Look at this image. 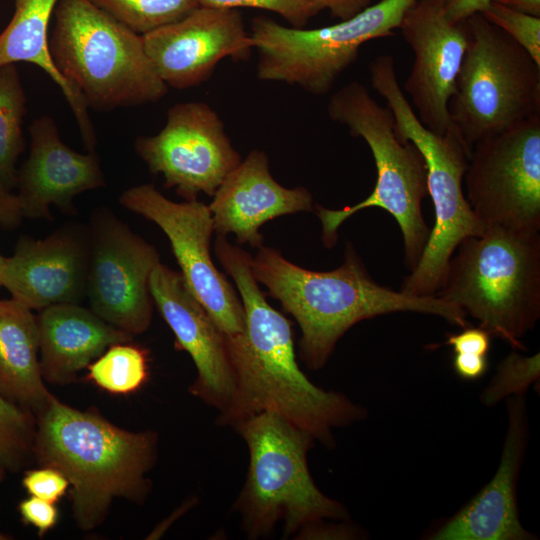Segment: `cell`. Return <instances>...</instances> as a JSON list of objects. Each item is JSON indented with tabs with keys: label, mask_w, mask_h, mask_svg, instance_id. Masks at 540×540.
<instances>
[{
	"label": "cell",
	"mask_w": 540,
	"mask_h": 540,
	"mask_svg": "<svg viewBox=\"0 0 540 540\" xmlns=\"http://www.w3.org/2000/svg\"><path fill=\"white\" fill-rule=\"evenodd\" d=\"M249 451L244 486L235 502L242 527L252 538L267 536L283 522L289 537L326 519L347 518L346 508L315 485L307 463L314 438L273 412L234 426Z\"/></svg>",
	"instance_id": "8"
},
{
	"label": "cell",
	"mask_w": 540,
	"mask_h": 540,
	"mask_svg": "<svg viewBox=\"0 0 540 540\" xmlns=\"http://www.w3.org/2000/svg\"><path fill=\"white\" fill-rule=\"evenodd\" d=\"M18 510L23 522L37 528L40 536L52 529L58 520V511L54 503L35 496L22 500Z\"/></svg>",
	"instance_id": "33"
},
{
	"label": "cell",
	"mask_w": 540,
	"mask_h": 540,
	"mask_svg": "<svg viewBox=\"0 0 540 540\" xmlns=\"http://www.w3.org/2000/svg\"><path fill=\"white\" fill-rule=\"evenodd\" d=\"M5 470L0 468V483L2 482L3 478H4V475H5ZM10 537H8L7 535L3 534L0 532V540H6V539H9Z\"/></svg>",
	"instance_id": "41"
},
{
	"label": "cell",
	"mask_w": 540,
	"mask_h": 540,
	"mask_svg": "<svg viewBox=\"0 0 540 540\" xmlns=\"http://www.w3.org/2000/svg\"><path fill=\"white\" fill-rule=\"evenodd\" d=\"M466 21L470 44L448 109L471 149L484 138L540 115V66L481 13Z\"/></svg>",
	"instance_id": "9"
},
{
	"label": "cell",
	"mask_w": 540,
	"mask_h": 540,
	"mask_svg": "<svg viewBox=\"0 0 540 540\" xmlns=\"http://www.w3.org/2000/svg\"><path fill=\"white\" fill-rule=\"evenodd\" d=\"M52 61L88 108L109 111L159 101L168 91L142 35L89 0H59L48 40Z\"/></svg>",
	"instance_id": "6"
},
{
	"label": "cell",
	"mask_w": 540,
	"mask_h": 540,
	"mask_svg": "<svg viewBox=\"0 0 540 540\" xmlns=\"http://www.w3.org/2000/svg\"><path fill=\"white\" fill-rule=\"evenodd\" d=\"M368 71L372 88L393 114L396 134L401 140L412 142L425 159L428 195L434 207L435 222L427 244L400 291L413 296H435L458 245L485 231L464 195L463 180L471 149L458 134H439L421 123L400 87L391 55L375 57Z\"/></svg>",
	"instance_id": "7"
},
{
	"label": "cell",
	"mask_w": 540,
	"mask_h": 540,
	"mask_svg": "<svg viewBox=\"0 0 540 540\" xmlns=\"http://www.w3.org/2000/svg\"><path fill=\"white\" fill-rule=\"evenodd\" d=\"M29 132V156L16 181L24 217L51 220L50 204L70 211L76 195L105 186L95 151L81 154L65 145L52 117L37 118Z\"/></svg>",
	"instance_id": "19"
},
{
	"label": "cell",
	"mask_w": 540,
	"mask_h": 540,
	"mask_svg": "<svg viewBox=\"0 0 540 540\" xmlns=\"http://www.w3.org/2000/svg\"><path fill=\"white\" fill-rule=\"evenodd\" d=\"M523 395L508 400L509 425L500 464L481 492L432 537L434 540H527L520 523L516 484L524 455L527 423Z\"/></svg>",
	"instance_id": "21"
},
{
	"label": "cell",
	"mask_w": 540,
	"mask_h": 540,
	"mask_svg": "<svg viewBox=\"0 0 540 540\" xmlns=\"http://www.w3.org/2000/svg\"><path fill=\"white\" fill-rule=\"evenodd\" d=\"M328 117L370 148L377 178L373 191L359 203L342 209L316 206L322 225V241L332 248L338 228L358 211L377 207L397 222L404 242L405 264L412 271L419 262L430 236L422 214V200L428 196L427 169L420 150L396 134L395 120L387 106L380 105L367 88L351 81L332 94L327 104Z\"/></svg>",
	"instance_id": "5"
},
{
	"label": "cell",
	"mask_w": 540,
	"mask_h": 540,
	"mask_svg": "<svg viewBox=\"0 0 540 540\" xmlns=\"http://www.w3.org/2000/svg\"><path fill=\"white\" fill-rule=\"evenodd\" d=\"M119 202L166 234L187 287L221 331L225 335L242 333L245 312L241 298L211 258L214 223L209 205L197 199L171 201L152 184L125 190Z\"/></svg>",
	"instance_id": "12"
},
{
	"label": "cell",
	"mask_w": 540,
	"mask_h": 540,
	"mask_svg": "<svg viewBox=\"0 0 540 540\" xmlns=\"http://www.w3.org/2000/svg\"><path fill=\"white\" fill-rule=\"evenodd\" d=\"M460 333L448 336L446 343L454 353L486 355L491 345V335L483 328H463Z\"/></svg>",
	"instance_id": "34"
},
{
	"label": "cell",
	"mask_w": 540,
	"mask_h": 540,
	"mask_svg": "<svg viewBox=\"0 0 540 540\" xmlns=\"http://www.w3.org/2000/svg\"><path fill=\"white\" fill-rule=\"evenodd\" d=\"M88 236L91 310L131 336L145 332L152 319L149 279L160 263L157 250L107 211L94 215Z\"/></svg>",
	"instance_id": "14"
},
{
	"label": "cell",
	"mask_w": 540,
	"mask_h": 540,
	"mask_svg": "<svg viewBox=\"0 0 540 540\" xmlns=\"http://www.w3.org/2000/svg\"><path fill=\"white\" fill-rule=\"evenodd\" d=\"M484 18L519 44L540 66V17L492 1L481 12Z\"/></svg>",
	"instance_id": "30"
},
{
	"label": "cell",
	"mask_w": 540,
	"mask_h": 540,
	"mask_svg": "<svg viewBox=\"0 0 540 540\" xmlns=\"http://www.w3.org/2000/svg\"><path fill=\"white\" fill-rule=\"evenodd\" d=\"M39 352L37 317L12 298L0 300V395L36 414L53 396L43 382Z\"/></svg>",
	"instance_id": "23"
},
{
	"label": "cell",
	"mask_w": 540,
	"mask_h": 540,
	"mask_svg": "<svg viewBox=\"0 0 540 540\" xmlns=\"http://www.w3.org/2000/svg\"><path fill=\"white\" fill-rule=\"evenodd\" d=\"M26 101L15 63L0 66V178L10 189L16 187V163L25 148Z\"/></svg>",
	"instance_id": "25"
},
{
	"label": "cell",
	"mask_w": 540,
	"mask_h": 540,
	"mask_svg": "<svg viewBox=\"0 0 540 540\" xmlns=\"http://www.w3.org/2000/svg\"><path fill=\"white\" fill-rule=\"evenodd\" d=\"M453 367L458 376L466 380L482 377L488 367L487 356L479 354L455 353Z\"/></svg>",
	"instance_id": "36"
},
{
	"label": "cell",
	"mask_w": 540,
	"mask_h": 540,
	"mask_svg": "<svg viewBox=\"0 0 540 540\" xmlns=\"http://www.w3.org/2000/svg\"><path fill=\"white\" fill-rule=\"evenodd\" d=\"M0 178V226L13 230L21 224L23 212L17 194Z\"/></svg>",
	"instance_id": "35"
},
{
	"label": "cell",
	"mask_w": 540,
	"mask_h": 540,
	"mask_svg": "<svg viewBox=\"0 0 540 540\" xmlns=\"http://www.w3.org/2000/svg\"><path fill=\"white\" fill-rule=\"evenodd\" d=\"M214 232L232 233L239 244L263 245L260 227L284 215L313 210V198L305 187L286 188L272 176L263 150H252L226 176L209 205Z\"/></svg>",
	"instance_id": "20"
},
{
	"label": "cell",
	"mask_w": 540,
	"mask_h": 540,
	"mask_svg": "<svg viewBox=\"0 0 540 540\" xmlns=\"http://www.w3.org/2000/svg\"><path fill=\"white\" fill-rule=\"evenodd\" d=\"M415 1L380 0L347 20L315 29L286 27L257 16L249 32L258 53L257 77L326 95L356 61L364 43L395 35Z\"/></svg>",
	"instance_id": "10"
},
{
	"label": "cell",
	"mask_w": 540,
	"mask_h": 540,
	"mask_svg": "<svg viewBox=\"0 0 540 540\" xmlns=\"http://www.w3.org/2000/svg\"><path fill=\"white\" fill-rule=\"evenodd\" d=\"M14 14L0 33V66L28 62L38 66L58 85L66 98L88 151L96 146L88 106L80 93L61 75L49 52V26L59 0H13Z\"/></svg>",
	"instance_id": "24"
},
{
	"label": "cell",
	"mask_w": 540,
	"mask_h": 540,
	"mask_svg": "<svg viewBox=\"0 0 540 540\" xmlns=\"http://www.w3.org/2000/svg\"><path fill=\"white\" fill-rule=\"evenodd\" d=\"M149 289L175 336L176 349L186 351L196 366L190 393L221 413L234 390L225 334L191 293L180 272L160 262L150 275Z\"/></svg>",
	"instance_id": "17"
},
{
	"label": "cell",
	"mask_w": 540,
	"mask_h": 540,
	"mask_svg": "<svg viewBox=\"0 0 540 540\" xmlns=\"http://www.w3.org/2000/svg\"><path fill=\"white\" fill-rule=\"evenodd\" d=\"M214 251L235 282L245 312L243 332L225 335L234 390L217 423L234 427L273 412L333 447V430L362 420L366 410L342 393L317 387L302 372L291 322L266 301L251 271L252 256L224 237L216 238Z\"/></svg>",
	"instance_id": "1"
},
{
	"label": "cell",
	"mask_w": 540,
	"mask_h": 540,
	"mask_svg": "<svg viewBox=\"0 0 540 540\" xmlns=\"http://www.w3.org/2000/svg\"><path fill=\"white\" fill-rule=\"evenodd\" d=\"M89 236L66 227L45 239L21 236L6 257L2 286L31 310L74 303L86 295Z\"/></svg>",
	"instance_id": "18"
},
{
	"label": "cell",
	"mask_w": 540,
	"mask_h": 540,
	"mask_svg": "<svg viewBox=\"0 0 540 540\" xmlns=\"http://www.w3.org/2000/svg\"><path fill=\"white\" fill-rule=\"evenodd\" d=\"M35 421L32 412L0 395V468L15 471L32 452Z\"/></svg>",
	"instance_id": "28"
},
{
	"label": "cell",
	"mask_w": 540,
	"mask_h": 540,
	"mask_svg": "<svg viewBox=\"0 0 540 540\" xmlns=\"http://www.w3.org/2000/svg\"><path fill=\"white\" fill-rule=\"evenodd\" d=\"M208 8L235 9L258 8L279 14L294 28H304L308 21L321 11L313 0H197Z\"/></svg>",
	"instance_id": "31"
},
{
	"label": "cell",
	"mask_w": 540,
	"mask_h": 540,
	"mask_svg": "<svg viewBox=\"0 0 540 540\" xmlns=\"http://www.w3.org/2000/svg\"><path fill=\"white\" fill-rule=\"evenodd\" d=\"M135 150L153 174L164 177L185 201L200 193L213 196L226 176L241 162L224 124L203 102H183L170 107L163 129L140 136Z\"/></svg>",
	"instance_id": "13"
},
{
	"label": "cell",
	"mask_w": 540,
	"mask_h": 540,
	"mask_svg": "<svg viewBox=\"0 0 540 540\" xmlns=\"http://www.w3.org/2000/svg\"><path fill=\"white\" fill-rule=\"evenodd\" d=\"M320 8L328 9L337 19L347 20L370 6L372 0H313Z\"/></svg>",
	"instance_id": "37"
},
{
	"label": "cell",
	"mask_w": 540,
	"mask_h": 540,
	"mask_svg": "<svg viewBox=\"0 0 540 540\" xmlns=\"http://www.w3.org/2000/svg\"><path fill=\"white\" fill-rule=\"evenodd\" d=\"M446 3L447 0H416L405 12L399 29L414 61L403 88L425 127L439 134L451 132L460 136L448 104L471 35L467 21L452 22L447 18Z\"/></svg>",
	"instance_id": "15"
},
{
	"label": "cell",
	"mask_w": 540,
	"mask_h": 540,
	"mask_svg": "<svg viewBox=\"0 0 540 540\" xmlns=\"http://www.w3.org/2000/svg\"><path fill=\"white\" fill-rule=\"evenodd\" d=\"M493 0H447L446 16L452 22L466 21L470 16L481 13Z\"/></svg>",
	"instance_id": "38"
},
{
	"label": "cell",
	"mask_w": 540,
	"mask_h": 540,
	"mask_svg": "<svg viewBox=\"0 0 540 540\" xmlns=\"http://www.w3.org/2000/svg\"><path fill=\"white\" fill-rule=\"evenodd\" d=\"M518 12L540 17V0H493Z\"/></svg>",
	"instance_id": "39"
},
{
	"label": "cell",
	"mask_w": 540,
	"mask_h": 540,
	"mask_svg": "<svg viewBox=\"0 0 540 540\" xmlns=\"http://www.w3.org/2000/svg\"><path fill=\"white\" fill-rule=\"evenodd\" d=\"M155 451V433L121 429L54 396L37 413L32 452L67 478L74 517L84 530L100 524L114 498L146 496Z\"/></svg>",
	"instance_id": "3"
},
{
	"label": "cell",
	"mask_w": 540,
	"mask_h": 540,
	"mask_svg": "<svg viewBox=\"0 0 540 540\" xmlns=\"http://www.w3.org/2000/svg\"><path fill=\"white\" fill-rule=\"evenodd\" d=\"M89 1L140 35L181 20L200 6L197 0Z\"/></svg>",
	"instance_id": "27"
},
{
	"label": "cell",
	"mask_w": 540,
	"mask_h": 540,
	"mask_svg": "<svg viewBox=\"0 0 540 540\" xmlns=\"http://www.w3.org/2000/svg\"><path fill=\"white\" fill-rule=\"evenodd\" d=\"M344 254L343 263L331 271L300 267L263 245L251 259L252 274L266 287L265 294L299 325V356L307 368L321 369L348 329L379 315L417 312L468 326L467 314L438 296H413L378 284L350 243Z\"/></svg>",
	"instance_id": "2"
},
{
	"label": "cell",
	"mask_w": 540,
	"mask_h": 540,
	"mask_svg": "<svg viewBox=\"0 0 540 540\" xmlns=\"http://www.w3.org/2000/svg\"><path fill=\"white\" fill-rule=\"evenodd\" d=\"M6 257L0 254V287H2V275Z\"/></svg>",
	"instance_id": "40"
},
{
	"label": "cell",
	"mask_w": 540,
	"mask_h": 540,
	"mask_svg": "<svg viewBox=\"0 0 540 540\" xmlns=\"http://www.w3.org/2000/svg\"><path fill=\"white\" fill-rule=\"evenodd\" d=\"M22 485L31 496L56 503L65 495L70 484L60 471L44 466L26 471Z\"/></svg>",
	"instance_id": "32"
},
{
	"label": "cell",
	"mask_w": 540,
	"mask_h": 540,
	"mask_svg": "<svg viewBox=\"0 0 540 540\" xmlns=\"http://www.w3.org/2000/svg\"><path fill=\"white\" fill-rule=\"evenodd\" d=\"M148 352L130 342L108 347L88 366L87 378L113 394H130L148 379Z\"/></svg>",
	"instance_id": "26"
},
{
	"label": "cell",
	"mask_w": 540,
	"mask_h": 540,
	"mask_svg": "<svg viewBox=\"0 0 540 540\" xmlns=\"http://www.w3.org/2000/svg\"><path fill=\"white\" fill-rule=\"evenodd\" d=\"M463 184L485 229L540 230V115L471 148Z\"/></svg>",
	"instance_id": "11"
},
{
	"label": "cell",
	"mask_w": 540,
	"mask_h": 540,
	"mask_svg": "<svg viewBox=\"0 0 540 540\" xmlns=\"http://www.w3.org/2000/svg\"><path fill=\"white\" fill-rule=\"evenodd\" d=\"M37 323L42 376L58 384L73 381L111 345L131 342L133 338L74 303L40 310Z\"/></svg>",
	"instance_id": "22"
},
{
	"label": "cell",
	"mask_w": 540,
	"mask_h": 540,
	"mask_svg": "<svg viewBox=\"0 0 540 540\" xmlns=\"http://www.w3.org/2000/svg\"><path fill=\"white\" fill-rule=\"evenodd\" d=\"M540 355L523 356L511 352L498 366L497 372L481 394V401L493 406L510 396L523 395L539 380Z\"/></svg>",
	"instance_id": "29"
},
{
	"label": "cell",
	"mask_w": 540,
	"mask_h": 540,
	"mask_svg": "<svg viewBox=\"0 0 540 540\" xmlns=\"http://www.w3.org/2000/svg\"><path fill=\"white\" fill-rule=\"evenodd\" d=\"M438 296L514 349L540 318V234L494 227L464 239Z\"/></svg>",
	"instance_id": "4"
},
{
	"label": "cell",
	"mask_w": 540,
	"mask_h": 540,
	"mask_svg": "<svg viewBox=\"0 0 540 540\" xmlns=\"http://www.w3.org/2000/svg\"><path fill=\"white\" fill-rule=\"evenodd\" d=\"M142 37L157 74L176 89L200 85L222 59L245 61L253 50L250 34L235 9L199 6L181 20Z\"/></svg>",
	"instance_id": "16"
}]
</instances>
